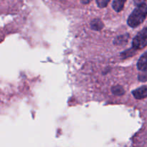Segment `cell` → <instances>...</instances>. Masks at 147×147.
<instances>
[{"instance_id": "1", "label": "cell", "mask_w": 147, "mask_h": 147, "mask_svg": "<svg viewBox=\"0 0 147 147\" xmlns=\"http://www.w3.org/2000/svg\"><path fill=\"white\" fill-rule=\"evenodd\" d=\"M147 17V4L145 3L136 6L128 18V25L132 28L139 27Z\"/></svg>"}, {"instance_id": "2", "label": "cell", "mask_w": 147, "mask_h": 147, "mask_svg": "<svg viewBox=\"0 0 147 147\" xmlns=\"http://www.w3.org/2000/svg\"><path fill=\"white\" fill-rule=\"evenodd\" d=\"M147 45V27L142 29L134 38L132 47L136 50H142Z\"/></svg>"}, {"instance_id": "3", "label": "cell", "mask_w": 147, "mask_h": 147, "mask_svg": "<svg viewBox=\"0 0 147 147\" xmlns=\"http://www.w3.org/2000/svg\"><path fill=\"white\" fill-rule=\"evenodd\" d=\"M132 94L134 98L138 100H141L147 97V86H144L139 88L135 89L132 91Z\"/></svg>"}, {"instance_id": "4", "label": "cell", "mask_w": 147, "mask_h": 147, "mask_svg": "<svg viewBox=\"0 0 147 147\" xmlns=\"http://www.w3.org/2000/svg\"><path fill=\"white\" fill-rule=\"evenodd\" d=\"M137 68L139 71L147 70V51L145 52L138 60Z\"/></svg>"}, {"instance_id": "5", "label": "cell", "mask_w": 147, "mask_h": 147, "mask_svg": "<svg viewBox=\"0 0 147 147\" xmlns=\"http://www.w3.org/2000/svg\"><path fill=\"white\" fill-rule=\"evenodd\" d=\"M90 28L95 31H100L104 27V24L100 19H94L90 22Z\"/></svg>"}, {"instance_id": "6", "label": "cell", "mask_w": 147, "mask_h": 147, "mask_svg": "<svg viewBox=\"0 0 147 147\" xmlns=\"http://www.w3.org/2000/svg\"><path fill=\"white\" fill-rule=\"evenodd\" d=\"M129 38V34H124L122 35L119 36L113 40V44L116 45H123L127 43Z\"/></svg>"}, {"instance_id": "7", "label": "cell", "mask_w": 147, "mask_h": 147, "mask_svg": "<svg viewBox=\"0 0 147 147\" xmlns=\"http://www.w3.org/2000/svg\"><path fill=\"white\" fill-rule=\"evenodd\" d=\"M126 1V0H113L112 3V7L116 11L120 12L123 10Z\"/></svg>"}, {"instance_id": "8", "label": "cell", "mask_w": 147, "mask_h": 147, "mask_svg": "<svg viewBox=\"0 0 147 147\" xmlns=\"http://www.w3.org/2000/svg\"><path fill=\"white\" fill-rule=\"evenodd\" d=\"M136 51H137V50H136L134 47H132L121 53V57L122 59H126L128 57H132V56H134L136 54Z\"/></svg>"}, {"instance_id": "9", "label": "cell", "mask_w": 147, "mask_h": 147, "mask_svg": "<svg viewBox=\"0 0 147 147\" xmlns=\"http://www.w3.org/2000/svg\"><path fill=\"white\" fill-rule=\"evenodd\" d=\"M111 91L113 93V95L115 96H123L125 93V90L123 89V88L122 86H119V85H117V86H114L112 87Z\"/></svg>"}, {"instance_id": "10", "label": "cell", "mask_w": 147, "mask_h": 147, "mask_svg": "<svg viewBox=\"0 0 147 147\" xmlns=\"http://www.w3.org/2000/svg\"><path fill=\"white\" fill-rule=\"evenodd\" d=\"M138 79L141 82H146L147 81V70L144 71H141L138 76Z\"/></svg>"}, {"instance_id": "11", "label": "cell", "mask_w": 147, "mask_h": 147, "mask_svg": "<svg viewBox=\"0 0 147 147\" xmlns=\"http://www.w3.org/2000/svg\"><path fill=\"white\" fill-rule=\"evenodd\" d=\"M110 0H96V3L99 8H104L107 7Z\"/></svg>"}, {"instance_id": "12", "label": "cell", "mask_w": 147, "mask_h": 147, "mask_svg": "<svg viewBox=\"0 0 147 147\" xmlns=\"http://www.w3.org/2000/svg\"><path fill=\"white\" fill-rule=\"evenodd\" d=\"M145 1H146V0H134V4H136V6L140 5V4L144 3Z\"/></svg>"}, {"instance_id": "13", "label": "cell", "mask_w": 147, "mask_h": 147, "mask_svg": "<svg viewBox=\"0 0 147 147\" xmlns=\"http://www.w3.org/2000/svg\"><path fill=\"white\" fill-rule=\"evenodd\" d=\"M92 0H80V2L83 4H88Z\"/></svg>"}]
</instances>
